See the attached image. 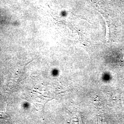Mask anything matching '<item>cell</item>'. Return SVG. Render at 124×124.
Returning <instances> with one entry per match:
<instances>
[{
  "instance_id": "cell-1",
  "label": "cell",
  "mask_w": 124,
  "mask_h": 124,
  "mask_svg": "<svg viewBox=\"0 0 124 124\" xmlns=\"http://www.w3.org/2000/svg\"><path fill=\"white\" fill-rule=\"evenodd\" d=\"M7 118L6 115L5 111L0 112V120H3Z\"/></svg>"
}]
</instances>
